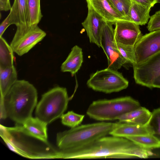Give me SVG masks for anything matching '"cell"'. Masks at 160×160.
Returning a JSON list of instances; mask_svg holds the SVG:
<instances>
[{"label":"cell","mask_w":160,"mask_h":160,"mask_svg":"<svg viewBox=\"0 0 160 160\" xmlns=\"http://www.w3.org/2000/svg\"><path fill=\"white\" fill-rule=\"evenodd\" d=\"M60 158H109L123 153L131 158H148L152 155L150 150L142 148L125 138L112 136L100 138L89 143L74 148L59 152Z\"/></svg>","instance_id":"obj_1"},{"label":"cell","mask_w":160,"mask_h":160,"mask_svg":"<svg viewBox=\"0 0 160 160\" xmlns=\"http://www.w3.org/2000/svg\"><path fill=\"white\" fill-rule=\"evenodd\" d=\"M37 99V90L32 84L18 80L3 98L7 118L18 124L23 123L32 117Z\"/></svg>","instance_id":"obj_2"},{"label":"cell","mask_w":160,"mask_h":160,"mask_svg":"<svg viewBox=\"0 0 160 160\" xmlns=\"http://www.w3.org/2000/svg\"><path fill=\"white\" fill-rule=\"evenodd\" d=\"M118 122H101L79 125L57 133L56 143L60 151L84 146L110 134Z\"/></svg>","instance_id":"obj_3"},{"label":"cell","mask_w":160,"mask_h":160,"mask_svg":"<svg viewBox=\"0 0 160 160\" xmlns=\"http://www.w3.org/2000/svg\"><path fill=\"white\" fill-rule=\"evenodd\" d=\"M141 107L139 102L130 96L93 101L86 112L90 118L99 121L113 120Z\"/></svg>","instance_id":"obj_4"},{"label":"cell","mask_w":160,"mask_h":160,"mask_svg":"<svg viewBox=\"0 0 160 160\" xmlns=\"http://www.w3.org/2000/svg\"><path fill=\"white\" fill-rule=\"evenodd\" d=\"M69 98L66 88L56 87L43 94L37 105L36 117L50 123L60 118L67 109Z\"/></svg>","instance_id":"obj_5"},{"label":"cell","mask_w":160,"mask_h":160,"mask_svg":"<svg viewBox=\"0 0 160 160\" xmlns=\"http://www.w3.org/2000/svg\"><path fill=\"white\" fill-rule=\"evenodd\" d=\"M87 85L94 91L110 93L127 88L129 82L122 73L108 67L91 74Z\"/></svg>","instance_id":"obj_6"},{"label":"cell","mask_w":160,"mask_h":160,"mask_svg":"<svg viewBox=\"0 0 160 160\" xmlns=\"http://www.w3.org/2000/svg\"><path fill=\"white\" fill-rule=\"evenodd\" d=\"M113 24L112 22H105L102 33L101 48L107 58L108 68L118 70L129 63L117 48L114 38Z\"/></svg>","instance_id":"obj_7"},{"label":"cell","mask_w":160,"mask_h":160,"mask_svg":"<svg viewBox=\"0 0 160 160\" xmlns=\"http://www.w3.org/2000/svg\"><path fill=\"white\" fill-rule=\"evenodd\" d=\"M135 82L151 88L156 78L160 76V51L144 62L132 65Z\"/></svg>","instance_id":"obj_8"},{"label":"cell","mask_w":160,"mask_h":160,"mask_svg":"<svg viewBox=\"0 0 160 160\" xmlns=\"http://www.w3.org/2000/svg\"><path fill=\"white\" fill-rule=\"evenodd\" d=\"M134 51L136 64L144 62L160 52V29L142 35L135 45Z\"/></svg>","instance_id":"obj_9"},{"label":"cell","mask_w":160,"mask_h":160,"mask_svg":"<svg viewBox=\"0 0 160 160\" xmlns=\"http://www.w3.org/2000/svg\"><path fill=\"white\" fill-rule=\"evenodd\" d=\"M114 25V38L116 42L134 47L142 36L139 25L131 21L118 20Z\"/></svg>","instance_id":"obj_10"},{"label":"cell","mask_w":160,"mask_h":160,"mask_svg":"<svg viewBox=\"0 0 160 160\" xmlns=\"http://www.w3.org/2000/svg\"><path fill=\"white\" fill-rule=\"evenodd\" d=\"M46 35V32L38 26H34L22 35L12 39L10 45L14 52L21 56L28 52Z\"/></svg>","instance_id":"obj_11"},{"label":"cell","mask_w":160,"mask_h":160,"mask_svg":"<svg viewBox=\"0 0 160 160\" xmlns=\"http://www.w3.org/2000/svg\"><path fill=\"white\" fill-rule=\"evenodd\" d=\"M88 12L87 17L82 24L86 32L90 42L101 48L102 29L105 21L87 2Z\"/></svg>","instance_id":"obj_12"},{"label":"cell","mask_w":160,"mask_h":160,"mask_svg":"<svg viewBox=\"0 0 160 160\" xmlns=\"http://www.w3.org/2000/svg\"><path fill=\"white\" fill-rule=\"evenodd\" d=\"M18 125L14 127L5 128L8 131L22 133L48 144V124L46 123L36 117H31L23 123Z\"/></svg>","instance_id":"obj_13"},{"label":"cell","mask_w":160,"mask_h":160,"mask_svg":"<svg viewBox=\"0 0 160 160\" xmlns=\"http://www.w3.org/2000/svg\"><path fill=\"white\" fill-rule=\"evenodd\" d=\"M13 3L16 6L18 19L17 30L13 38L15 39L27 32L32 27L27 0H14Z\"/></svg>","instance_id":"obj_14"},{"label":"cell","mask_w":160,"mask_h":160,"mask_svg":"<svg viewBox=\"0 0 160 160\" xmlns=\"http://www.w3.org/2000/svg\"><path fill=\"white\" fill-rule=\"evenodd\" d=\"M94 10L107 22L125 20L112 7L109 0H86Z\"/></svg>","instance_id":"obj_15"},{"label":"cell","mask_w":160,"mask_h":160,"mask_svg":"<svg viewBox=\"0 0 160 160\" xmlns=\"http://www.w3.org/2000/svg\"><path fill=\"white\" fill-rule=\"evenodd\" d=\"M151 134L146 125L118 122L110 134L112 136L126 138Z\"/></svg>","instance_id":"obj_16"},{"label":"cell","mask_w":160,"mask_h":160,"mask_svg":"<svg viewBox=\"0 0 160 160\" xmlns=\"http://www.w3.org/2000/svg\"><path fill=\"white\" fill-rule=\"evenodd\" d=\"M83 62L82 49L76 45L72 48L66 60L62 64L61 70L63 72H70L73 76L80 69Z\"/></svg>","instance_id":"obj_17"},{"label":"cell","mask_w":160,"mask_h":160,"mask_svg":"<svg viewBox=\"0 0 160 160\" xmlns=\"http://www.w3.org/2000/svg\"><path fill=\"white\" fill-rule=\"evenodd\" d=\"M131 4L129 10V21L138 25L146 24L150 19L149 15L151 6L142 4L131 0Z\"/></svg>","instance_id":"obj_18"},{"label":"cell","mask_w":160,"mask_h":160,"mask_svg":"<svg viewBox=\"0 0 160 160\" xmlns=\"http://www.w3.org/2000/svg\"><path fill=\"white\" fill-rule=\"evenodd\" d=\"M151 115V112L146 108L140 107L119 117L117 120L120 122L134 124L146 125Z\"/></svg>","instance_id":"obj_19"},{"label":"cell","mask_w":160,"mask_h":160,"mask_svg":"<svg viewBox=\"0 0 160 160\" xmlns=\"http://www.w3.org/2000/svg\"><path fill=\"white\" fill-rule=\"evenodd\" d=\"M17 79V73L14 66L0 67V98H3Z\"/></svg>","instance_id":"obj_20"},{"label":"cell","mask_w":160,"mask_h":160,"mask_svg":"<svg viewBox=\"0 0 160 160\" xmlns=\"http://www.w3.org/2000/svg\"><path fill=\"white\" fill-rule=\"evenodd\" d=\"M125 138L145 149L151 150L160 148V141L151 134L128 136Z\"/></svg>","instance_id":"obj_21"},{"label":"cell","mask_w":160,"mask_h":160,"mask_svg":"<svg viewBox=\"0 0 160 160\" xmlns=\"http://www.w3.org/2000/svg\"><path fill=\"white\" fill-rule=\"evenodd\" d=\"M13 52L6 40L0 37V67L5 68L13 65Z\"/></svg>","instance_id":"obj_22"},{"label":"cell","mask_w":160,"mask_h":160,"mask_svg":"<svg viewBox=\"0 0 160 160\" xmlns=\"http://www.w3.org/2000/svg\"><path fill=\"white\" fill-rule=\"evenodd\" d=\"M32 27L38 26L42 17L40 0H27Z\"/></svg>","instance_id":"obj_23"},{"label":"cell","mask_w":160,"mask_h":160,"mask_svg":"<svg viewBox=\"0 0 160 160\" xmlns=\"http://www.w3.org/2000/svg\"><path fill=\"white\" fill-rule=\"evenodd\" d=\"M146 125L150 134L160 141V108L153 110L151 112Z\"/></svg>","instance_id":"obj_24"},{"label":"cell","mask_w":160,"mask_h":160,"mask_svg":"<svg viewBox=\"0 0 160 160\" xmlns=\"http://www.w3.org/2000/svg\"><path fill=\"white\" fill-rule=\"evenodd\" d=\"M84 116V115L78 114L72 111H70L62 114L60 118L63 125L73 128L81 124Z\"/></svg>","instance_id":"obj_25"},{"label":"cell","mask_w":160,"mask_h":160,"mask_svg":"<svg viewBox=\"0 0 160 160\" xmlns=\"http://www.w3.org/2000/svg\"><path fill=\"white\" fill-rule=\"evenodd\" d=\"M113 8L125 20L129 21L131 0H109Z\"/></svg>","instance_id":"obj_26"},{"label":"cell","mask_w":160,"mask_h":160,"mask_svg":"<svg viewBox=\"0 0 160 160\" xmlns=\"http://www.w3.org/2000/svg\"><path fill=\"white\" fill-rule=\"evenodd\" d=\"M10 12L0 25V37H2L6 29L10 25L15 24L17 26L18 24V19L15 4L13 3L10 9Z\"/></svg>","instance_id":"obj_27"},{"label":"cell","mask_w":160,"mask_h":160,"mask_svg":"<svg viewBox=\"0 0 160 160\" xmlns=\"http://www.w3.org/2000/svg\"><path fill=\"white\" fill-rule=\"evenodd\" d=\"M117 48L123 58L132 66L136 64L134 47L116 42Z\"/></svg>","instance_id":"obj_28"},{"label":"cell","mask_w":160,"mask_h":160,"mask_svg":"<svg viewBox=\"0 0 160 160\" xmlns=\"http://www.w3.org/2000/svg\"><path fill=\"white\" fill-rule=\"evenodd\" d=\"M147 28L150 32L160 29V10L150 16Z\"/></svg>","instance_id":"obj_29"},{"label":"cell","mask_w":160,"mask_h":160,"mask_svg":"<svg viewBox=\"0 0 160 160\" xmlns=\"http://www.w3.org/2000/svg\"><path fill=\"white\" fill-rule=\"evenodd\" d=\"M12 8L10 0H0V10L7 11L10 10Z\"/></svg>","instance_id":"obj_30"},{"label":"cell","mask_w":160,"mask_h":160,"mask_svg":"<svg viewBox=\"0 0 160 160\" xmlns=\"http://www.w3.org/2000/svg\"><path fill=\"white\" fill-rule=\"evenodd\" d=\"M139 3L143 5L150 6L152 7L156 3H158V0H132Z\"/></svg>","instance_id":"obj_31"},{"label":"cell","mask_w":160,"mask_h":160,"mask_svg":"<svg viewBox=\"0 0 160 160\" xmlns=\"http://www.w3.org/2000/svg\"><path fill=\"white\" fill-rule=\"evenodd\" d=\"M0 119H4L7 118L5 108L3 99L0 98Z\"/></svg>","instance_id":"obj_32"},{"label":"cell","mask_w":160,"mask_h":160,"mask_svg":"<svg viewBox=\"0 0 160 160\" xmlns=\"http://www.w3.org/2000/svg\"><path fill=\"white\" fill-rule=\"evenodd\" d=\"M151 88H160V76L157 78L152 84Z\"/></svg>","instance_id":"obj_33"},{"label":"cell","mask_w":160,"mask_h":160,"mask_svg":"<svg viewBox=\"0 0 160 160\" xmlns=\"http://www.w3.org/2000/svg\"><path fill=\"white\" fill-rule=\"evenodd\" d=\"M158 3H160V0H158Z\"/></svg>","instance_id":"obj_34"}]
</instances>
